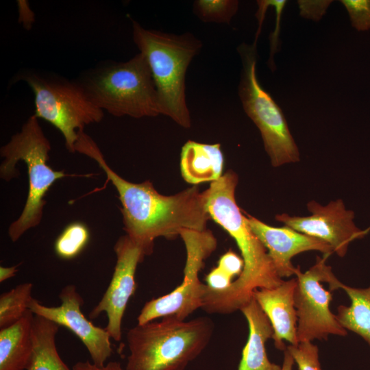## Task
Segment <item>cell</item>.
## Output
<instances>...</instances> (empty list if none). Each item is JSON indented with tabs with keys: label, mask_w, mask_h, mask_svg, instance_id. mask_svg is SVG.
I'll use <instances>...</instances> for the list:
<instances>
[{
	"label": "cell",
	"mask_w": 370,
	"mask_h": 370,
	"mask_svg": "<svg viewBox=\"0 0 370 370\" xmlns=\"http://www.w3.org/2000/svg\"><path fill=\"white\" fill-rule=\"evenodd\" d=\"M339 288L347 293L351 304L338 307V321L345 330L362 337L370 347V286L358 288L340 282Z\"/></svg>",
	"instance_id": "ffe728a7"
},
{
	"label": "cell",
	"mask_w": 370,
	"mask_h": 370,
	"mask_svg": "<svg viewBox=\"0 0 370 370\" xmlns=\"http://www.w3.org/2000/svg\"><path fill=\"white\" fill-rule=\"evenodd\" d=\"M72 370H123V369L118 361H111L102 367H99L86 360L76 362L73 366Z\"/></svg>",
	"instance_id": "f546056e"
},
{
	"label": "cell",
	"mask_w": 370,
	"mask_h": 370,
	"mask_svg": "<svg viewBox=\"0 0 370 370\" xmlns=\"http://www.w3.org/2000/svg\"><path fill=\"white\" fill-rule=\"evenodd\" d=\"M90 240L88 227L82 222L75 221L66 225L56 238L54 250L64 260L77 257L86 247Z\"/></svg>",
	"instance_id": "7402d4cb"
},
{
	"label": "cell",
	"mask_w": 370,
	"mask_h": 370,
	"mask_svg": "<svg viewBox=\"0 0 370 370\" xmlns=\"http://www.w3.org/2000/svg\"><path fill=\"white\" fill-rule=\"evenodd\" d=\"M248 224L267 250L278 275L288 278L295 274L292 258L308 251H318L329 256L334 251L327 243L297 232L286 225L273 227L247 214Z\"/></svg>",
	"instance_id": "5bb4252c"
},
{
	"label": "cell",
	"mask_w": 370,
	"mask_h": 370,
	"mask_svg": "<svg viewBox=\"0 0 370 370\" xmlns=\"http://www.w3.org/2000/svg\"><path fill=\"white\" fill-rule=\"evenodd\" d=\"M21 79L27 83L34 94V115L61 132L69 152H75L78 132L103 118V110L91 101L79 83L34 73L23 74Z\"/></svg>",
	"instance_id": "ba28073f"
},
{
	"label": "cell",
	"mask_w": 370,
	"mask_h": 370,
	"mask_svg": "<svg viewBox=\"0 0 370 370\" xmlns=\"http://www.w3.org/2000/svg\"><path fill=\"white\" fill-rule=\"evenodd\" d=\"M224 156L221 145L188 140L180 153V170L183 179L190 184L214 182L223 174Z\"/></svg>",
	"instance_id": "e0dca14e"
},
{
	"label": "cell",
	"mask_w": 370,
	"mask_h": 370,
	"mask_svg": "<svg viewBox=\"0 0 370 370\" xmlns=\"http://www.w3.org/2000/svg\"><path fill=\"white\" fill-rule=\"evenodd\" d=\"M328 256L317 257L315 264L302 272L299 267L295 275L297 284L294 303L297 316V342L327 340L330 335L344 336L347 334L330 308L332 299L330 291L321 282H326L330 290L338 289L340 281L332 268L325 264Z\"/></svg>",
	"instance_id": "30bf717a"
},
{
	"label": "cell",
	"mask_w": 370,
	"mask_h": 370,
	"mask_svg": "<svg viewBox=\"0 0 370 370\" xmlns=\"http://www.w3.org/2000/svg\"><path fill=\"white\" fill-rule=\"evenodd\" d=\"M237 51L242 64L238 96L245 113L260 132L271 165L279 167L299 162V149L282 110L258 79L256 43L243 42Z\"/></svg>",
	"instance_id": "52a82bcc"
},
{
	"label": "cell",
	"mask_w": 370,
	"mask_h": 370,
	"mask_svg": "<svg viewBox=\"0 0 370 370\" xmlns=\"http://www.w3.org/2000/svg\"><path fill=\"white\" fill-rule=\"evenodd\" d=\"M268 6L275 8L276 12V21L275 30L270 36V58L269 60V66L272 71L275 69L273 56L275 52L278 50L279 36H280V23L282 10L285 7L287 1L286 0H266Z\"/></svg>",
	"instance_id": "4316f807"
},
{
	"label": "cell",
	"mask_w": 370,
	"mask_h": 370,
	"mask_svg": "<svg viewBox=\"0 0 370 370\" xmlns=\"http://www.w3.org/2000/svg\"><path fill=\"white\" fill-rule=\"evenodd\" d=\"M370 230V227L367 229H366V231L368 232Z\"/></svg>",
	"instance_id": "d6a6232c"
},
{
	"label": "cell",
	"mask_w": 370,
	"mask_h": 370,
	"mask_svg": "<svg viewBox=\"0 0 370 370\" xmlns=\"http://www.w3.org/2000/svg\"><path fill=\"white\" fill-rule=\"evenodd\" d=\"M308 216L278 214L275 219L297 232L327 243L334 253L344 257L349 244L363 238L368 232L355 224L354 212L346 208L342 199L321 205L314 200L307 203Z\"/></svg>",
	"instance_id": "8fae6325"
},
{
	"label": "cell",
	"mask_w": 370,
	"mask_h": 370,
	"mask_svg": "<svg viewBox=\"0 0 370 370\" xmlns=\"http://www.w3.org/2000/svg\"><path fill=\"white\" fill-rule=\"evenodd\" d=\"M213 331L214 323L206 317L189 321L164 317L137 324L126 335L125 370H184L207 347Z\"/></svg>",
	"instance_id": "3957f363"
},
{
	"label": "cell",
	"mask_w": 370,
	"mask_h": 370,
	"mask_svg": "<svg viewBox=\"0 0 370 370\" xmlns=\"http://www.w3.org/2000/svg\"><path fill=\"white\" fill-rule=\"evenodd\" d=\"M238 182V175L230 170L203 191L210 219L234 238L244 262L242 273L227 289L216 291L208 286L201 308L208 313L234 312L254 297L256 290L274 288L284 281L236 203Z\"/></svg>",
	"instance_id": "7a4b0ae2"
},
{
	"label": "cell",
	"mask_w": 370,
	"mask_h": 370,
	"mask_svg": "<svg viewBox=\"0 0 370 370\" xmlns=\"http://www.w3.org/2000/svg\"><path fill=\"white\" fill-rule=\"evenodd\" d=\"M217 267L233 278L238 277L242 273L244 262L243 258L235 252L228 251L220 257Z\"/></svg>",
	"instance_id": "83f0119b"
},
{
	"label": "cell",
	"mask_w": 370,
	"mask_h": 370,
	"mask_svg": "<svg viewBox=\"0 0 370 370\" xmlns=\"http://www.w3.org/2000/svg\"><path fill=\"white\" fill-rule=\"evenodd\" d=\"M233 278L219 267L212 269L206 275V285L209 288L216 291L227 289L232 284Z\"/></svg>",
	"instance_id": "f1b7e54d"
},
{
	"label": "cell",
	"mask_w": 370,
	"mask_h": 370,
	"mask_svg": "<svg viewBox=\"0 0 370 370\" xmlns=\"http://www.w3.org/2000/svg\"><path fill=\"white\" fill-rule=\"evenodd\" d=\"M332 2V0H299L297 1L300 15L315 21L321 20Z\"/></svg>",
	"instance_id": "484cf974"
},
{
	"label": "cell",
	"mask_w": 370,
	"mask_h": 370,
	"mask_svg": "<svg viewBox=\"0 0 370 370\" xmlns=\"http://www.w3.org/2000/svg\"><path fill=\"white\" fill-rule=\"evenodd\" d=\"M75 149V152L95 160L115 187L121 204L123 230L147 256L153 252L156 238H174L183 230H208L211 219L203 192L197 185L173 195H164L149 180L133 183L114 172L95 142L84 132L79 134Z\"/></svg>",
	"instance_id": "6da1fadb"
},
{
	"label": "cell",
	"mask_w": 370,
	"mask_h": 370,
	"mask_svg": "<svg viewBox=\"0 0 370 370\" xmlns=\"http://www.w3.org/2000/svg\"><path fill=\"white\" fill-rule=\"evenodd\" d=\"M240 310L247 321L249 335L243 349L238 370H281L282 367L271 362L268 358L265 343L272 338L273 330L254 297Z\"/></svg>",
	"instance_id": "2e32d148"
},
{
	"label": "cell",
	"mask_w": 370,
	"mask_h": 370,
	"mask_svg": "<svg viewBox=\"0 0 370 370\" xmlns=\"http://www.w3.org/2000/svg\"><path fill=\"white\" fill-rule=\"evenodd\" d=\"M34 319L29 309L15 323L0 329V370H27L34 349Z\"/></svg>",
	"instance_id": "ac0fdd59"
},
{
	"label": "cell",
	"mask_w": 370,
	"mask_h": 370,
	"mask_svg": "<svg viewBox=\"0 0 370 370\" xmlns=\"http://www.w3.org/2000/svg\"><path fill=\"white\" fill-rule=\"evenodd\" d=\"M284 356L281 370H292L295 361L287 349L284 351Z\"/></svg>",
	"instance_id": "1f68e13d"
},
{
	"label": "cell",
	"mask_w": 370,
	"mask_h": 370,
	"mask_svg": "<svg viewBox=\"0 0 370 370\" xmlns=\"http://www.w3.org/2000/svg\"><path fill=\"white\" fill-rule=\"evenodd\" d=\"M186 251L182 282L167 295L146 302L137 318L139 325L164 317L185 320L197 309L201 308L208 286L199 279V272L204 260L217 247L212 232L206 230H183L180 233Z\"/></svg>",
	"instance_id": "9c48e42d"
},
{
	"label": "cell",
	"mask_w": 370,
	"mask_h": 370,
	"mask_svg": "<svg viewBox=\"0 0 370 370\" xmlns=\"http://www.w3.org/2000/svg\"><path fill=\"white\" fill-rule=\"evenodd\" d=\"M79 84L97 107L115 116L162 114L150 67L140 52L97 69Z\"/></svg>",
	"instance_id": "8992f818"
},
{
	"label": "cell",
	"mask_w": 370,
	"mask_h": 370,
	"mask_svg": "<svg viewBox=\"0 0 370 370\" xmlns=\"http://www.w3.org/2000/svg\"><path fill=\"white\" fill-rule=\"evenodd\" d=\"M296 278L284 280L271 288H260L254 292V297L268 317L273 330L272 338L275 347L284 351V341L292 345L297 339V316L294 303Z\"/></svg>",
	"instance_id": "9a60e30c"
},
{
	"label": "cell",
	"mask_w": 370,
	"mask_h": 370,
	"mask_svg": "<svg viewBox=\"0 0 370 370\" xmlns=\"http://www.w3.org/2000/svg\"><path fill=\"white\" fill-rule=\"evenodd\" d=\"M59 306H46L33 298L29 309L35 314L65 327L75 334L88 350L92 362L102 367L112 354L110 336L105 328L95 325L83 314L84 299L74 284L60 291Z\"/></svg>",
	"instance_id": "4fadbf2b"
},
{
	"label": "cell",
	"mask_w": 370,
	"mask_h": 370,
	"mask_svg": "<svg viewBox=\"0 0 370 370\" xmlns=\"http://www.w3.org/2000/svg\"><path fill=\"white\" fill-rule=\"evenodd\" d=\"M346 8L351 25L358 32L370 29V0H341Z\"/></svg>",
	"instance_id": "d4e9b609"
},
{
	"label": "cell",
	"mask_w": 370,
	"mask_h": 370,
	"mask_svg": "<svg viewBox=\"0 0 370 370\" xmlns=\"http://www.w3.org/2000/svg\"><path fill=\"white\" fill-rule=\"evenodd\" d=\"M38 119L32 115L21 130L13 135L0 150L4 158L0 166L3 180L10 181L18 175L16 164L20 160L25 162L27 169L29 188L26 202L19 217L8 227V236L12 242L40 224L46 204L45 196L57 180L66 176L64 171H55L47 164L51 145Z\"/></svg>",
	"instance_id": "5b68a950"
},
{
	"label": "cell",
	"mask_w": 370,
	"mask_h": 370,
	"mask_svg": "<svg viewBox=\"0 0 370 370\" xmlns=\"http://www.w3.org/2000/svg\"><path fill=\"white\" fill-rule=\"evenodd\" d=\"M33 284L22 283L0 296V328L8 327L23 317L33 297Z\"/></svg>",
	"instance_id": "44dd1931"
},
{
	"label": "cell",
	"mask_w": 370,
	"mask_h": 370,
	"mask_svg": "<svg viewBox=\"0 0 370 370\" xmlns=\"http://www.w3.org/2000/svg\"><path fill=\"white\" fill-rule=\"evenodd\" d=\"M286 349L293 356L298 370H321L319 359V349L312 342L290 345Z\"/></svg>",
	"instance_id": "cb8c5ba5"
},
{
	"label": "cell",
	"mask_w": 370,
	"mask_h": 370,
	"mask_svg": "<svg viewBox=\"0 0 370 370\" xmlns=\"http://www.w3.org/2000/svg\"><path fill=\"white\" fill-rule=\"evenodd\" d=\"M60 325L35 315L33 323L34 349L27 370H71L60 358L56 345Z\"/></svg>",
	"instance_id": "d6986e66"
},
{
	"label": "cell",
	"mask_w": 370,
	"mask_h": 370,
	"mask_svg": "<svg viewBox=\"0 0 370 370\" xmlns=\"http://www.w3.org/2000/svg\"><path fill=\"white\" fill-rule=\"evenodd\" d=\"M133 40L145 57L158 93L162 114L184 128L191 127L186 99V74L201 41L190 32L182 34L148 29L132 20Z\"/></svg>",
	"instance_id": "277c9868"
},
{
	"label": "cell",
	"mask_w": 370,
	"mask_h": 370,
	"mask_svg": "<svg viewBox=\"0 0 370 370\" xmlns=\"http://www.w3.org/2000/svg\"><path fill=\"white\" fill-rule=\"evenodd\" d=\"M18 271L17 266L1 267H0V282H3L14 277Z\"/></svg>",
	"instance_id": "4dcf8cb0"
},
{
	"label": "cell",
	"mask_w": 370,
	"mask_h": 370,
	"mask_svg": "<svg viewBox=\"0 0 370 370\" xmlns=\"http://www.w3.org/2000/svg\"><path fill=\"white\" fill-rule=\"evenodd\" d=\"M114 250L116 262L112 279L102 298L89 312L88 317L94 319L105 312L108 323L104 328L111 338L119 341L122 337L121 324L124 313L136 289V268L147 255L126 234L117 240Z\"/></svg>",
	"instance_id": "7c38bea8"
},
{
	"label": "cell",
	"mask_w": 370,
	"mask_h": 370,
	"mask_svg": "<svg viewBox=\"0 0 370 370\" xmlns=\"http://www.w3.org/2000/svg\"><path fill=\"white\" fill-rule=\"evenodd\" d=\"M237 0H197L193 10L205 23H230L238 11Z\"/></svg>",
	"instance_id": "603a6c76"
}]
</instances>
